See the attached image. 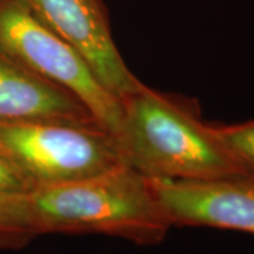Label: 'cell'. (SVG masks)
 <instances>
[{"label": "cell", "instance_id": "obj_6", "mask_svg": "<svg viewBox=\"0 0 254 254\" xmlns=\"http://www.w3.org/2000/svg\"><path fill=\"white\" fill-rule=\"evenodd\" d=\"M172 226H201L254 234V179H150Z\"/></svg>", "mask_w": 254, "mask_h": 254}, {"label": "cell", "instance_id": "obj_4", "mask_svg": "<svg viewBox=\"0 0 254 254\" xmlns=\"http://www.w3.org/2000/svg\"><path fill=\"white\" fill-rule=\"evenodd\" d=\"M0 52L74 95L100 126L118 136L123 101L101 84L77 51L20 0H0Z\"/></svg>", "mask_w": 254, "mask_h": 254}, {"label": "cell", "instance_id": "obj_3", "mask_svg": "<svg viewBox=\"0 0 254 254\" xmlns=\"http://www.w3.org/2000/svg\"><path fill=\"white\" fill-rule=\"evenodd\" d=\"M0 157L31 190L79 182L126 165L112 133L63 123H0Z\"/></svg>", "mask_w": 254, "mask_h": 254}, {"label": "cell", "instance_id": "obj_9", "mask_svg": "<svg viewBox=\"0 0 254 254\" xmlns=\"http://www.w3.org/2000/svg\"><path fill=\"white\" fill-rule=\"evenodd\" d=\"M215 127L241 172L254 179V122Z\"/></svg>", "mask_w": 254, "mask_h": 254}, {"label": "cell", "instance_id": "obj_5", "mask_svg": "<svg viewBox=\"0 0 254 254\" xmlns=\"http://www.w3.org/2000/svg\"><path fill=\"white\" fill-rule=\"evenodd\" d=\"M45 26L87 63L95 77L118 99L144 86L129 71L111 32L103 0H20Z\"/></svg>", "mask_w": 254, "mask_h": 254}, {"label": "cell", "instance_id": "obj_2", "mask_svg": "<svg viewBox=\"0 0 254 254\" xmlns=\"http://www.w3.org/2000/svg\"><path fill=\"white\" fill-rule=\"evenodd\" d=\"M36 236L97 233L155 245L172 227L151 180L127 165L27 193Z\"/></svg>", "mask_w": 254, "mask_h": 254}, {"label": "cell", "instance_id": "obj_7", "mask_svg": "<svg viewBox=\"0 0 254 254\" xmlns=\"http://www.w3.org/2000/svg\"><path fill=\"white\" fill-rule=\"evenodd\" d=\"M23 122L100 126L74 95L0 52V123Z\"/></svg>", "mask_w": 254, "mask_h": 254}, {"label": "cell", "instance_id": "obj_1", "mask_svg": "<svg viewBox=\"0 0 254 254\" xmlns=\"http://www.w3.org/2000/svg\"><path fill=\"white\" fill-rule=\"evenodd\" d=\"M117 139L127 166L148 179L245 176L217 127L202 123L182 101L145 85L123 101Z\"/></svg>", "mask_w": 254, "mask_h": 254}, {"label": "cell", "instance_id": "obj_10", "mask_svg": "<svg viewBox=\"0 0 254 254\" xmlns=\"http://www.w3.org/2000/svg\"><path fill=\"white\" fill-rule=\"evenodd\" d=\"M31 186L11 164L0 157V194L26 193Z\"/></svg>", "mask_w": 254, "mask_h": 254}, {"label": "cell", "instance_id": "obj_8", "mask_svg": "<svg viewBox=\"0 0 254 254\" xmlns=\"http://www.w3.org/2000/svg\"><path fill=\"white\" fill-rule=\"evenodd\" d=\"M27 193L0 194V249H19L36 236Z\"/></svg>", "mask_w": 254, "mask_h": 254}]
</instances>
